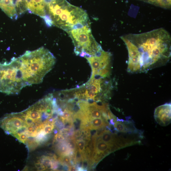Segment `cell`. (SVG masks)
Listing matches in <instances>:
<instances>
[{"label":"cell","mask_w":171,"mask_h":171,"mask_svg":"<svg viewBox=\"0 0 171 171\" xmlns=\"http://www.w3.org/2000/svg\"><path fill=\"white\" fill-rule=\"evenodd\" d=\"M55 140L58 142H61L63 141L64 138L63 135L60 134H57L55 136Z\"/></svg>","instance_id":"cell-21"},{"label":"cell","mask_w":171,"mask_h":171,"mask_svg":"<svg viewBox=\"0 0 171 171\" xmlns=\"http://www.w3.org/2000/svg\"><path fill=\"white\" fill-rule=\"evenodd\" d=\"M1 64H0V68H1Z\"/></svg>","instance_id":"cell-25"},{"label":"cell","mask_w":171,"mask_h":171,"mask_svg":"<svg viewBox=\"0 0 171 171\" xmlns=\"http://www.w3.org/2000/svg\"><path fill=\"white\" fill-rule=\"evenodd\" d=\"M27 11L43 18L46 15L45 0H26Z\"/></svg>","instance_id":"cell-9"},{"label":"cell","mask_w":171,"mask_h":171,"mask_svg":"<svg viewBox=\"0 0 171 171\" xmlns=\"http://www.w3.org/2000/svg\"><path fill=\"white\" fill-rule=\"evenodd\" d=\"M131 44L133 51L142 67L147 68L160 61L167 60L170 56L171 38L163 28L138 34H129L121 37Z\"/></svg>","instance_id":"cell-1"},{"label":"cell","mask_w":171,"mask_h":171,"mask_svg":"<svg viewBox=\"0 0 171 171\" xmlns=\"http://www.w3.org/2000/svg\"><path fill=\"white\" fill-rule=\"evenodd\" d=\"M118 120L119 121H116L114 125V127L117 131L124 133L130 132H132L133 131L132 129L128 128L125 124Z\"/></svg>","instance_id":"cell-11"},{"label":"cell","mask_w":171,"mask_h":171,"mask_svg":"<svg viewBox=\"0 0 171 171\" xmlns=\"http://www.w3.org/2000/svg\"><path fill=\"white\" fill-rule=\"evenodd\" d=\"M18 70L11 60L0 68V92L8 95L19 94L25 87Z\"/></svg>","instance_id":"cell-5"},{"label":"cell","mask_w":171,"mask_h":171,"mask_svg":"<svg viewBox=\"0 0 171 171\" xmlns=\"http://www.w3.org/2000/svg\"><path fill=\"white\" fill-rule=\"evenodd\" d=\"M39 160L46 169H51L52 160L50 157L43 156Z\"/></svg>","instance_id":"cell-12"},{"label":"cell","mask_w":171,"mask_h":171,"mask_svg":"<svg viewBox=\"0 0 171 171\" xmlns=\"http://www.w3.org/2000/svg\"><path fill=\"white\" fill-rule=\"evenodd\" d=\"M57 133V131L56 130H55L54 131V133L56 134Z\"/></svg>","instance_id":"cell-24"},{"label":"cell","mask_w":171,"mask_h":171,"mask_svg":"<svg viewBox=\"0 0 171 171\" xmlns=\"http://www.w3.org/2000/svg\"><path fill=\"white\" fill-rule=\"evenodd\" d=\"M111 56L110 52H105L102 50L94 56L85 58L92 68L91 78L95 76L101 69L110 66Z\"/></svg>","instance_id":"cell-7"},{"label":"cell","mask_w":171,"mask_h":171,"mask_svg":"<svg viewBox=\"0 0 171 171\" xmlns=\"http://www.w3.org/2000/svg\"><path fill=\"white\" fill-rule=\"evenodd\" d=\"M44 123L45 124L44 125L43 129L44 132L46 134L51 133L54 127V124Z\"/></svg>","instance_id":"cell-14"},{"label":"cell","mask_w":171,"mask_h":171,"mask_svg":"<svg viewBox=\"0 0 171 171\" xmlns=\"http://www.w3.org/2000/svg\"><path fill=\"white\" fill-rule=\"evenodd\" d=\"M77 146L79 150L83 154L85 146V142L82 139H80L77 141Z\"/></svg>","instance_id":"cell-16"},{"label":"cell","mask_w":171,"mask_h":171,"mask_svg":"<svg viewBox=\"0 0 171 171\" xmlns=\"http://www.w3.org/2000/svg\"><path fill=\"white\" fill-rule=\"evenodd\" d=\"M90 129H97L104 127L108 125L102 118L92 119L90 120Z\"/></svg>","instance_id":"cell-10"},{"label":"cell","mask_w":171,"mask_h":171,"mask_svg":"<svg viewBox=\"0 0 171 171\" xmlns=\"http://www.w3.org/2000/svg\"><path fill=\"white\" fill-rule=\"evenodd\" d=\"M22 117L21 113L6 115L0 119V127L6 133L12 135L16 133L19 129L26 125Z\"/></svg>","instance_id":"cell-6"},{"label":"cell","mask_w":171,"mask_h":171,"mask_svg":"<svg viewBox=\"0 0 171 171\" xmlns=\"http://www.w3.org/2000/svg\"><path fill=\"white\" fill-rule=\"evenodd\" d=\"M35 167L37 168L38 170L42 171L46 169L40 160L38 161L35 163Z\"/></svg>","instance_id":"cell-18"},{"label":"cell","mask_w":171,"mask_h":171,"mask_svg":"<svg viewBox=\"0 0 171 171\" xmlns=\"http://www.w3.org/2000/svg\"><path fill=\"white\" fill-rule=\"evenodd\" d=\"M90 25L72 29L67 33L74 46L76 55L85 58L94 56L102 50L92 35Z\"/></svg>","instance_id":"cell-4"},{"label":"cell","mask_w":171,"mask_h":171,"mask_svg":"<svg viewBox=\"0 0 171 171\" xmlns=\"http://www.w3.org/2000/svg\"><path fill=\"white\" fill-rule=\"evenodd\" d=\"M54 124H55L56 126L59 129L62 130L64 129L65 128V126L63 123L61 122L59 120H57Z\"/></svg>","instance_id":"cell-19"},{"label":"cell","mask_w":171,"mask_h":171,"mask_svg":"<svg viewBox=\"0 0 171 171\" xmlns=\"http://www.w3.org/2000/svg\"><path fill=\"white\" fill-rule=\"evenodd\" d=\"M69 170L70 171H76L77 169L74 166H73L69 167Z\"/></svg>","instance_id":"cell-23"},{"label":"cell","mask_w":171,"mask_h":171,"mask_svg":"<svg viewBox=\"0 0 171 171\" xmlns=\"http://www.w3.org/2000/svg\"><path fill=\"white\" fill-rule=\"evenodd\" d=\"M12 60L25 86L42 83L56 61L53 55L43 47L27 51L20 57Z\"/></svg>","instance_id":"cell-2"},{"label":"cell","mask_w":171,"mask_h":171,"mask_svg":"<svg viewBox=\"0 0 171 171\" xmlns=\"http://www.w3.org/2000/svg\"><path fill=\"white\" fill-rule=\"evenodd\" d=\"M46 12L53 25L67 33L90 24L86 12L66 0H52L47 5Z\"/></svg>","instance_id":"cell-3"},{"label":"cell","mask_w":171,"mask_h":171,"mask_svg":"<svg viewBox=\"0 0 171 171\" xmlns=\"http://www.w3.org/2000/svg\"><path fill=\"white\" fill-rule=\"evenodd\" d=\"M83 154L79 150H77L75 151V159L76 162L79 163L83 160Z\"/></svg>","instance_id":"cell-17"},{"label":"cell","mask_w":171,"mask_h":171,"mask_svg":"<svg viewBox=\"0 0 171 171\" xmlns=\"http://www.w3.org/2000/svg\"><path fill=\"white\" fill-rule=\"evenodd\" d=\"M67 145L68 147L71 149L73 150L74 151L75 150L76 146L75 142L74 141V140H73V141H69L68 142Z\"/></svg>","instance_id":"cell-20"},{"label":"cell","mask_w":171,"mask_h":171,"mask_svg":"<svg viewBox=\"0 0 171 171\" xmlns=\"http://www.w3.org/2000/svg\"><path fill=\"white\" fill-rule=\"evenodd\" d=\"M59 161L62 164L70 165V164L71 159L68 155H63L61 156L59 160Z\"/></svg>","instance_id":"cell-15"},{"label":"cell","mask_w":171,"mask_h":171,"mask_svg":"<svg viewBox=\"0 0 171 171\" xmlns=\"http://www.w3.org/2000/svg\"><path fill=\"white\" fill-rule=\"evenodd\" d=\"M156 121L162 126H166L171 121V104H166L157 107L154 112Z\"/></svg>","instance_id":"cell-8"},{"label":"cell","mask_w":171,"mask_h":171,"mask_svg":"<svg viewBox=\"0 0 171 171\" xmlns=\"http://www.w3.org/2000/svg\"><path fill=\"white\" fill-rule=\"evenodd\" d=\"M12 136L16 137L21 142L25 144L27 141L28 136L26 133L13 134Z\"/></svg>","instance_id":"cell-13"},{"label":"cell","mask_w":171,"mask_h":171,"mask_svg":"<svg viewBox=\"0 0 171 171\" xmlns=\"http://www.w3.org/2000/svg\"><path fill=\"white\" fill-rule=\"evenodd\" d=\"M83 159V162L82 167L84 169V171L87 170V168L88 166V161L87 160Z\"/></svg>","instance_id":"cell-22"}]
</instances>
